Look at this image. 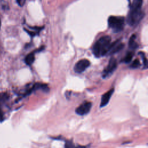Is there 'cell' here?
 <instances>
[{"label":"cell","mask_w":148,"mask_h":148,"mask_svg":"<svg viewBox=\"0 0 148 148\" xmlns=\"http://www.w3.org/2000/svg\"><path fill=\"white\" fill-rule=\"evenodd\" d=\"M25 1L26 0H16V2H17V3H18V5L19 6H23L24 5V3H25Z\"/></svg>","instance_id":"obj_17"},{"label":"cell","mask_w":148,"mask_h":148,"mask_svg":"<svg viewBox=\"0 0 148 148\" xmlns=\"http://www.w3.org/2000/svg\"><path fill=\"white\" fill-rule=\"evenodd\" d=\"M119 40H117L116 41H114L110 43L109 48V54H115L119 51H120L124 46V43H120Z\"/></svg>","instance_id":"obj_7"},{"label":"cell","mask_w":148,"mask_h":148,"mask_svg":"<svg viewBox=\"0 0 148 148\" xmlns=\"http://www.w3.org/2000/svg\"><path fill=\"white\" fill-rule=\"evenodd\" d=\"M133 56H134V53L132 51L128 52L127 54H126L125 57L124 58L123 61L125 62V63H129L132 60V59L133 58Z\"/></svg>","instance_id":"obj_12"},{"label":"cell","mask_w":148,"mask_h":148,"mask_svg":"<svg viewBox=\"0 0 148 148\" xmlns=\"http://www.w3.org/2000/svg\"><path fill=\"white\" fill-rule=\"evenodd\" d=\"M8 98V95L6 93H0V105L3 103Z\"/></svg>","instance_id":"obj_14"},{"label":"cell","mask_w":148,"mask_h":148,"mask_svg":"<svg viewBox=\"0 0 148 148\" xmlns=\"http://www.w3.org/2000/svg\"><path fill=\"white\" fill-rule=\"evenodd\" d=\"M76 148H87V147L86 146H77V147H76Z\"/></svg>","instance_id":"obj_19"},{"label":"cell","mask_w":148,"mask_h":148,"mask_svg":"<svg viewBox=\"0 0 148 148\" xmlns=\"http://www.w3.org/2000/svg\"><path fill=\"white\" fill-rule=\"evenodd\" d=\"M91 107H92L91 102H86L82 103V105H80L79 106H78L76 109L75 112L78 115H80V116L85 115L90 112Z\"/></svg>","instance_id":"obj_6"},{"label":"cell","mask_w":148,"mask_h":148,"mask_svg":"<svg viewBox=\"0 0 148 148\" xmlns=\"http://www.w3.org/2000/svg\"><path fill=\"white\" fill-rule=\"evenodd\" d=\"M144 15L145 14L141 9L130 8L127 18V23L131 26H135L139 23Z\"/></svg>","instance_id":"obj_2"},{"label":"cell","mask_w":148,"mask_h":148,"mask_svg":"<svg viewBox=\"0 0 148 148\" xmlns=\"http://www.w3.org/2000/svg\"><path fill=\"white\" fill-rule=\"evenodd\" d=\"M90 65V62L87 59H82L77 61L74 66L73 69L75 72L80 73L84 72Z\"/></svg>","instance_id":"obj_5"},{"label":"cell","mask_w":148,"mask_h":148,"mask_svg":"<svg viewBox=\"0 0 148 148\" xmlns=\"http://www.w3.org/2000/svg\"><path fill=\"white\" fill-rule=\"evenodd\" d=\"M125 18L122 16H110L108 18L109 27L115 33L121 31L124 27Z\"/></svg>","instance_id":"obj_3"},{"label":"cell","mask_w":148,"mask_h":148,"mask_svg":"<svg viewBox=\"0 0 148 148\" xmlns=\"http://www.w3.org/2000/svg\"><path fill=\"white\" fill-rule=\"evenodd\" d=\"M114 92V88H112L109 90L108 92H105L101 98V101L100 103V107L103 108L108 105V102L110 101V99Z\"/></svg>","instance_id":"obj_8"},{"label":"cell","mask_w":148,"mask_h":148,"mask_svg":"<svg viewBox=\"0 0 148 148\" xmlns=\"http://www.w3.org/2000/svg\"><path fill=\"white\" fill-rule=\"evenodd\" d=\"M138 54L140 56V57H141V58H142V59L144 68H146L147 66V58H146V56H145V53H143V52H142V51H140V52H139Z\"/></svg>","instance_id":"obj_13"},{"label":"cell","mask_w":148,"mask_h":148,"mask_svg":"<svg viewBox=\"0 0 148 148\" xmlns=\"http://www.w3.org/2000/svg\"><path fill=\"white\" fill-rule=\"evenodd\" d=\"M140 66V62L139 61V60L138 59H136L132 63L131 65V67L132 68H138L139 66Z\"/></svg>","instance_id":"obj_15"},{"label":"cell","mask_w":148,"mask_h":148,"mask_svg":"<svg viewBox=\"0 0 148 148\" xmlns=\"http://www.w3.org/2000/svg\"><path fill=\"white\" fill-rule=\"evenodd\" d=\"M135 38H136V35L135 34H133L129 39L128 46H129V47L132 49H135L138 47V44L135 41Z\"/></svg>","instance_id":"obj_10"},{"label":"cell","mask_w":148,"mask_h":148,"mask_svg":"<svg viewBox=\"0 0 148 148\" xmlns=\"http://www.w3.org/2000/svg\"><path fill=\"white\" fill-rule=\"evenodd\" d=\"M74 145L71 141H66L65 145V148H74Z\"/></svg>","instance_id":"obj_16"},{"label":"cell","mask_w":148,"mask_h":148,"mask_svg":"<svg viewBox=\"0 0 148 148\" xmlns=\"http://www.w3.org/2000/svg\"><path fill=\"white\" fill-rule=\"evenodd\" d=\"M128 1L130 2V0H128Z\"/></svg>","instance_id":"obj_20"},{"label":"cell","mask_w":148,"mask_h":148,"mask_svg":"<svg viewBox=\"0 0 148 148\" xmlns=\"http://www.w3.org/2000/svg\"><path fill=\"white\" fill-rule=\"evenodd\" d=\"M116 68H117V61L116 58H114V57H112L109 60L108 66L103 72L102 77L103 78H107L108 77H109L115 71Z\"/></svg>","instance_id":"obj_4"},{"label":"cell","mask_w":148,"mask_h":148,"mask_svg":"<svg viewBox=\"0 0 148 148\" xmlns=\"http://www.w3.org/2000/svg\"><path fill=\"white\" fill-rule=\"evenodd\" d=\"M25 62L28 65H31L35 61V54L34 52H31L27 55L25 58Z\"/></svg>","instance_id":"obj_9"},{"label":"cell","mask_w":148,"mask_h":148,"mask_svg":"<svg viewBox=\"0 0 148 148\" xmlns=\"http://www.w3.org/2000/svg\"><path fill=\"white\" fill-rule=\"evenodd\" d=\"M3 120V113L2 110L0 109V122L2 121Z\"/></svg>","instance_id":"obj_18"},{"label":"cell","mask_w":148,"mask_h":148,"mask_svg":"<svg viewBox=\"0 0 148 148\" xmlns=\"http://www.w3.org/2000/svg\"><path fill=\"white\" fill-rule=\"evenodd\" d=\"M143 4V0H133L130 8L141 9Z\"/></svg>","instance_id":"obj_11"},{"label":"cell","mask_w":148,"mask_h":148,"mask_svg":"<svg viewBox=\"0 0 148 148\" xmlns=\"http://www.w3.org/2000/svg\"><path fill=\"white\" fill-rule=\"evenodd\" d=\"M111 40L112 39L109 36H104L99 38L92 47L94 55L98 58L106 55L109 51Z\"/></svg>","instance_id":"obj_1"}]
</instances>
